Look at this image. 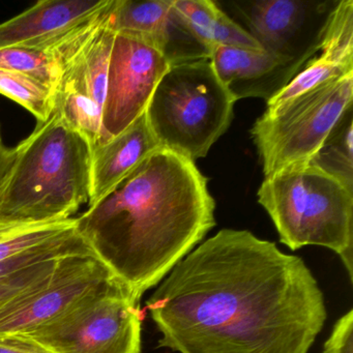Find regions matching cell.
I'll list each match as a JSON object with an SVG mask.
<instances>
[{
	"mask_svg": "<svg viewBox=\"0 0 353 353\" xmlns=\"http://www.w3.org/2000/svg\"><path fill=\"white\" fill-rule=\"evenodd\" d=\"M0 94L28 109L39 123H45L52 115L53 90L32 78L0 69Z\"/></svg>",
	"mask_w": 353,
	"mask_h": 353,
	"instance_id": "cell-20",
	"label": "cell"
},
{
	"mask_svg": "<svg viewBox=\"0 0 353 353\" xmlns=\"http://www.w3.org/2000/svg\"><path fill=\"white\" fill-rule=\"evenodd\" d=\"M75 225L76 218H72L61 222L20 227L3 239H0V260L11 257L15 254L45 243L65 232Z\"/></svg>",
	"mask_w": 353,
	"mask_h": 353,
	"instance_id": "cell-21",
	"label": "cell"
},
{
	"mask_svg": "<svg viewBox=\"0 0 353 353\" xmlns=\"http://www.w3.org/2000/svg\"><path fill=\"white\" fill-rule=\"evenodd\" d=\"M353 310L340 318L324 345L323 353H353Z\"/></svg>",
	"mask_w": 353,
	"mask_h": 353,
	"instance_id": "cell-23",
	"label": "cell"
},
{
	"mask_svg": "<svg viewBox=\"0 0 353 353\" xmlns=\"http://www.w3.org/2000/svg\"><path fill=\"white\" fill-rule=\"evenodd\" d=\"M258 202L291 250L327 248L353 280V191L311 162L264 177Z\"/></svg>",
	"mask_w": 353,
	"mask_h": 353,
	"instance_id": "cell-4",
	"label": "cell"
},
{
	"mask_svg": "<svg viewBox=\"0 0 353 353\" xmlns=\"http://www.w3.org/2000/svg\"><path fill=\"white\" fill-rule=\"evenodd\" d=\"M22 226H0V239H3L6 235L15 231L16 229L20 228Z\"/></svg>",
	"mask_w": 353,
	"mask_h": 353,
	"instance_id": "cell-26",
	"label": "cell"
},
{
	"mask_svg": "<svg viewBox=\"0 0 353 353\" xmlns=\"http://www.w3.org/2000/svg\"><path fill=\"white\" fill-rule=\"evenodd\" d=\"M15 148H10L3 143L1 133H0V190L3 188L12 166L15 162Z\"/></svg>",
	"mask_w": 353,
	"mask_h": 353,
	"instance_id": "cell-25",
	"label": "cell"
},
{
	"mask_svg": "<svg viewBox=\"0 0 353 353\" xmlns=\"http://www.w3.org/2000/svg\"><path fill=\"white\" fill-rule=\"evenodd\" d=\"M234 104L210 59H197L169 68L145 115L161 148L195 162L226 133Z\"/></svg>",
	"mask_w": 353,
	"mask_h": 353,
	"instance_id": "cell-5",
	"label": "cell"
},
{
	"mask_svg": "<svg viewBox=\"0 0 353 353\" xmlns=\"http://www.w3.org/2000/svg\"><path fill=\"white\" fill-rule=\"evenodd\" d=\"M113 0L96 16L53 46L59 78L53 90L54 109L92 148L103 143V113L109 59L115 34L109 24Z\"/></svg>",
	"mask_w": 353,
	"mask_h": 353,
	"instance_id": "cell-7",
	"label": "cell"
},
{
	"mask_svg": "<svg viewBox=\"0 0 353 353\" xmlns=\"http://www.w3.org/2000/svg\"><path fill=\"white\" fill-rule=\"evenodd\" d=\"M139 301L117 281L26 336L53 353H140Z\"/></svg>",
	"mask_w": 353,
	"mask_h": 353,
	"instance_id": "cell-8",
	"label": "cell"
},
{
	"mask_svg": "<svg viewBox=\"0 0 353 353\" xmlns=\"http://www.w3.org/2000/svg\"><path fill=\"white\" fill-rule=\"evenodd\" d=\"M208 179L160 148L76 218L99 259L140 301L216 226Z\"/></svg>",
	"mask_w": 353,
	"mask_h": 353,
	"instance_id": "cell-2",
	"label": "cell"
},
{
	"mask_svg": "<svg viewBox=\"0 0 353 353\" xmlns=\"http://www.w3.org/2000/svg\"><path fill=\"white\" fill-rule=\"evenodd\" d=\"M338 0H245L226 5L264 52L305 67L320 50Z\"/></svg>",
	"mask_w": 353,
	"mask_h": 353,
	"instance_id": "cell-10",
	"label": "cell"
},
{
	"mask_svg": "<svg viewBox=\"0 0 353 353\" xmlns=\"http://www.w3.org/2000/svg\"><path fill=\"white\" fill-rule=\"evenodd\" d=\"M90 252L94 251L78 232L75 225L45 243L0 260V280L44 262L54 261L73 254Z\"/></svg>",
	"mask_w": 353,
	"mask_h": 353,
	"instance_id": "cell-18",
	"label": "cell"
},
{
	"mask_svg": "<svg viewBox=\"0 0 353 353\" xmlns=\"http://www.w3.org/2000/svg\"><path fill=\"white\" fill-rule=\"evenodd\" d=\"M59 260L38 264L0 280V309L18 295L26 292L50 276Z\"/></svg>",
	"mask_w": 353,
	"mask_h": 353,
	"instance_id": "cell-22",
	"label": "cell"
},
{
	"mask_svg": "<svg viewBox=\"0 0 353 353\" xmlns=\"http://www.w3.org/2000/svg\"><path fill=\"white\" fill-rule=\"evenodd\" d=\"M117 281L94 252L65 256L50 276L0 309V336L30 334Z\"/></svg>",
	"mask_w": 353,
	"mask_h": 353,
	"instance_id": "cell-9",
	"label": "cell"
},
{
	"mask_svg": "<svg viewBox=\"0 0 353 353\" xmlns=\"http://www.w3.org/2000/svg\"><path fill=\"white\" fill-rule=\"evenodd\" d=\"M148 309L161 346L179 353H307L326 319L301 258L235 229L190 252Z\"/></svg>",
	"mask_w": 353,
	"mask_h": 353,
	"instance_id": "cell-1",
	"label": "cell"
},
{
	"mask_svg": "<svg viewBox=\"0 0 353 353\" xmlns=\"http://www.w3.org/2000/svg\"><path fill=\"white\" fill-rule=\"evenodd\" d=\"M170 63L152 47L117 34L109 59L103 143L125 131L148 108Z\"/></svg>",
	"mask_w": 353,
	"mask_h": 353,
	"instance_id": "cell-11",
	"label": "cell"
},
{
	"mask_svg": "<svg viewBox=\"0 0 353 353\" xmlns=\"http://www.w3.org/2000/svg\"><path fill=\"white\" fill-rule=\"evenodd\" d=\"M109 0H42L0 24V50L50 49L102 11Z\"/></svg>",
	"mask_w": 353,
	"mask_h": 353,
	"instance_id": "cell-13",
	"label": "cell"
},
{
	"mask_svg": "<svg viewBox=\"0 0 353 353\" xmlns=\"http://www.w3.org/2000/svg\"><path fill=\"white\" fill-rule=\"evenodd\" d=\"M0 190V226L69 220L90 201L92 146L57 113L15 148Z\"/></svg>",
	"mask_w": 353,
	"mask_h": 353,
	"instance_id": "cell-3",
	"label": "cell"
},
{
	"mask_svg": "<svg viewBox=\"0 0 353 353\" xmlns=\"http://www.w3.org/2000/svg\"><path fill=\"white\" fill-rule=\"evenodd\" d=\"M160 148L145 112L125 131L92 148L88 208L106 197L142 161Z\"/></svg>",
	"mask_w": 353,
	"mask_h": 353,
	"instance_id": "cell-15",
	"label": "cell"
},
{
	"mask_svg": "<svg viewBox=\"0 0 353 353\" xmlns=\"http://www.w3.org/2000/svg\"><path fill=\"white\" fill-rule=\"evenodd\" d=\"M353 107V73L322 82L265 112L252 139L264 177L311 162L343 115Z\"/></svg>",
	"mask_w": 353,
	"mask_h": 353,
	"instance_id": "cell-6",
	"label": "cell"
},
{
	"mask_svg": "<svg viewBox=\"0 0 353 353\" xmlns=\"http://www.w3.org/2000/svg\"><path fill=\"white\" fill-rule=\"evenodd\" d=\"M173 3L188 28L208 49L210 57L216 46L262 50L260 45L216 1L174 0Z\"/></svg>",
	"mask_w": 353,
	"mask_h": 353,
	"instance_id": "cell-16",
	"label": "cell"
},
{
	"mask_svg": "<svg viewBox=\"0 0 353 353\" xmlns=\"http://www.w3.org/2000/svg\"><path fill=\"white\" fill-rule=\"evenodd\" d=\"M173 1L113 0L109 24L115 34L158 51L170 65L210 59L208 49L188 28Z\"/></svg>",
	"mask_w": 353,
	"mask_h": 353,
	"instance_id": "cell-12",
	"label": "cell"
},
{
	"mask_svg": "<svg viewBox=\"0 0 353 353\" xmlns=\"http://www.w3.org/2000/svg\"><path fill=\"white\" fill-rule=\"evenodd\" d=\"M0 69L21 74L54 90L59 67L52 49L7 48L0 50Z\"/></svg>",
	"mask_w": 353,
	"mask_h": 353,
	"instance_id": "cell-19",
	"label": "cell"
},
{
	"mask_svg": "<svg viewBox=\"0 0 353 353\" xmlns=\"http://www.w3.org/2000/svg\"><path fill=\"white\" fill-rule=\"evenodd\" d=\"M0 353H53L26 334L0 336Z\"/></svg>",
	"mask_w": 353,
	"mask_h": 353,
	"instance_id": "cell-24",
	"label": "cell"
},
{
	"mask_svg": "<svg viewBox=\"0 0 353 353\" xmlns=\"http://www.w3.org/2000/svg\"><path fill=\"white\" fill-rule=\"evenodd\" d=\"M352 108L343 115L311 160L312 164L340 181L351 191H353Z\"/></svg>",
	"mask_w": 353,
	"mask_h": 353,
	"instance_id": "cell-17",
	"label": "cell"
},
{
	"mask_svg": "<svg viewBox=\"0 0 353 353\" xmlns=\"http://www.w3.org/2000/svg\"><path fill=\"white\" fill-rule=\"evenodd\" d=\"M210 59L235 102L258 98L268 103L303 69V65L281 61L263 50L235 47L216 46Z\"/></svg>",
	"mask_w": 353,
	"mask_h": 353,
	"instance_id": "cell-14",
	"label": "cell"
}]
</instances>
